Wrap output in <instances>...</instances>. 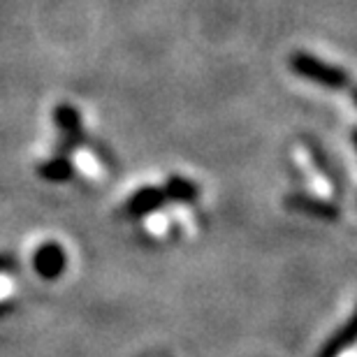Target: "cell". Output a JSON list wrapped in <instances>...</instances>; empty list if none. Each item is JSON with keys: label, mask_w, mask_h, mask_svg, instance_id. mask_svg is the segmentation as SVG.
Returning a JSON list of instances; mask_svg holds the SVG:
<instances>
[{"label": "cell", "mask_w": 357, "mask_h": 357, "mask_svg": "<svg viewBox=\"0 0 357 357\" xmlns=\"http://www.w3.org/2000/svg\"><path fill=\"white\" fill-rule=\"evenodd\" d=\"M290 70L302 79H309L313 84L330 91H344L351 86V75L344 68L330 66V63L320 61L318 56L306 54V52H295L288 61Z\"/></svg>", "instance_id": "cell-1"}, {"label": "cell", "mask_w": 357, "mask_h": 357, "mask_svg": "<svg viewBox=\"0 0 357 357\" xmlns=\"http://www.w3.org/2000/svg\"><path fill=\"white\" fill-rule=\"evenodd\" d=\"M302 146H304L306 155H309L313 169L318 172V176H323V181L330 185L332 195L334 197L344 195V176H341V169L337 167V162L332 160V155L325 151V146L318 144L313 137H304Z\"/></svg>", "instance_id": "cell-2"}, {"label": "cell", "mask_w": 357, "mask_h": 357, "mask_svg": "<svg viewBox=\"0 0 357 357\" xmlns=\"http://www.w3.org/2000/svg\"><path fill=\"white\" fill-rule=\"evenodd\" d=\"M283 204L288 206L290 211H299V213H309L313 218L320 220H337L339 218V206L327 197L320 195H309V192H290L288 197L283 199Z\"/></svg>", "instance_id": "cell-3"}, {"label": "cell", "mask_w": 357, "mask_h": 357, "mask_svg": "<svg viewBox=\"0 0 357 357\" xmlns=\"http://www.w3.org/2000/svg\"><path fill=\"white\" fill-rule=\"evenodd\" d=\"M167 202L165 197V190L160 188H142L139 192L128 199L121 209V216L123 218H144V216H151V213L160 211V206Z\"/></svg>", "instance_id": "cell-4"}, {"label": "cell", "mask_w": 357, "mask_h": 357, "mask_svg": "<svg viewBox=\"0 0 357 357\" xmlns=\"http://www.w3.org/2000/svg\"><path fill=\"white\" fill-rule=\"evenodd\" d=\"M33 267L42 278H47V281L59 278L63 271H66V251H63V246H59L56 241L42 244L38 251H35Z\"/></svg>", "instance_id": "cell-5"}, {"label": "cell", "mask_w": 357, "mask_h": 357, "mask_svg": "<svg viewBox=\"0 0 357 357\" xmlns=\"http://www.w3.org/2000/svg\"><path fill=\"white\" fill-rule=\"evenodd\" d=\"M162 190H165L167 199H172V202H178V204H195L199 197L197 183L185 176H178V174L169 176L167 183L162 185Z\"/></svg>", "instance_id": "cell-6"}, {"label": "cell", "mask_w": 357, "mask_h": 357, "mask_svg": "<svg viewBox=\"0 0 357 357\" xmlns=\"http://www.w3.org/2000/svg\"><path fill=\"white\" fill-rule=\"evenodd\" d=\"M353 339H355V320L348 318L344 323V327L332 334L330 341L320 348V353L316 357H341L348 348L353 346Z\"/></svg>", "instance_id": "cell-7"}, {"label": "cell", "mask_w": 357, "mask_h": 357, "mask_svg": "<svg viewBox=\"0 0 357 357\" xmlns=\"http://www.w3.org/2000/svg\"><path fill=\"white\" fill-rule=\"evenodd\" d=\"M38 174L42 178H47V181H52V183H63V181H70V178L75 176V165L70 162V158H63V155L52 153V158L38 165Z\"/></svg>", "instance_id": "cell-8"}, {"label": "cell", "mask_w": 357, "mask_h": 357, "mask_svg": "<svg viewBox=\"0 0 357 357\" xmlns=\"http://www.w3.org/2000/svg\"><path fill=\"white\" fill-rule=\"evenodd\" d=\"M54 123H56V128H59L61 135H79V132H84L82 114L68 102H63V105H59L54 109Z\"/></svg>", "instance_id": "cell-9"}, {"label": "cell", "mask_w": 357, "mask_h": 357, "mask_svg": "<svg viewBox=\"0 0 357 357\" xmlns=\"http://www.w3.org/2000/svg\"><path fill=\"white\" fill-rule=\"evenodd\" d=\"M14 267H17V260H14L12 255L0 253V274H5V271H14Z\"/></svg>", "instance_id": "cell-10"}, {"label": "cell", "mask_w": 357, "mask_h": 357, "mask_svg": "<svg viewBox=\"0 0 357 357\" xmlns=\"http://www.w3.org/2000/svg\"><path fill=\"white\" fill-rule=\"evenodd\" d=\"M14 309H17V304L12 302V299H0V318L10 316V313H14Z\"/></svg>", "instance_id": "cell-11"}]
</instances>
